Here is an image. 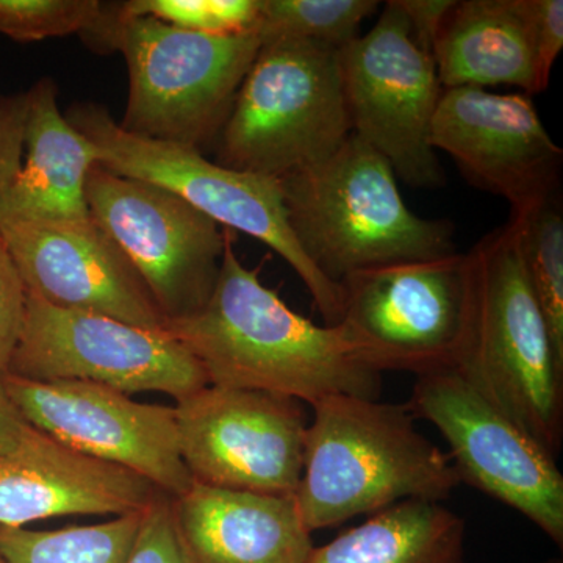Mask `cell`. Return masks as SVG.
<instances>
[{
	"instance_id": "cell-14",
	"label": "cell",
	"mask_w": 563,
	"mask_h": 563,
	"mask_svg": "<svg viewBox=\"0 0 563 563\" xmlns=\"http://www.w3.org/2000/svg\"><path fill=\"white\" fill-rule=\"evenodd\" d=\"M2 387L29 424L70 450L139 474L169 498L190 490L174 407L85 380L40 383L7 373Z\"/></svg>"
},
{
	"instance_id": "cell-16",
	"label": "cell",
	"mask_w": 563,
	"mask_h": 563,
	"mask_svg": "<svg viewBox=\"0 0 563 563\" xmlns=\"http://www.w3.org/2000/svg\"><path fill=\"white\" fill-rule=\"evenodd\" d=\"M27 295L58 309L106 314L166 332L150 288L109 233L92 217L0 222Z\"/></svg>"
},
{
	"instance_id": "cell-28",
	"label": "cell",
	"mask_w": 563,
	"mask_h": 563,
	"mask_svg": "<svg viewBox=\"0 0 563 563\" xmlns=\"http://www.w3.org/2000/svg\"><path fill=\"white\" fill-rule=\"evenodd\" d=\"M128 563H187L174 531L168 495H163L144 510Z\"/></svg>"
},
{
	"instance_id": "cell-26",
	"label": "cell",
	"mask_w": 563,
	"mask_h": 563,
	"mask_svg": "<svg viewBox=\"0 0 563 563\" xmlns=\"http://www.w3.org/2000/svg\"><path fill=\"white\" fill-rule=\"evenodd\" d=\"M101 9L99 0H0V33L18 43L84 35Z\"/></svg>"
},
{
	"instance_id": "cell-13",
	"label": "cell",
	"mask_w": 563,
	"mask_h": 563,
	"mask_svg": "<svg viewBox=\"0 0 563 563\" xmlns=\"http://www.w3.org/2000/svg\"><path fill=\"white\" fill-rule=\"evenodd\" d=\"M176 402L181 461L192 484L295 495L309 428L303 402L210 384Z\"/></svg>"
},
{
	"instance_id": "cell-15",
	"label": "cell",
	"mask_w": 563,
	"mask_h": 563,
	"mask_svg": "<svg viewBox=\"0 0 563 563\" xmlns=\"http://www.w3.org/2000/svg\"><path fill=\"white\" fill-rule=\"evenodd\" d=\"M431 144L473 185L506 199L510 213L555 201L563 152L529 96L448 88L433 113Z\"/></svg>"
},
{
	"instance_id": "cell-21",
	"label": "cell",
	"mask_w": 563,
	"mask_h": 563,
	"mask_svg": "<svg viewBox=\"0 0 563 563\" xmlns=\"http://www.w3.org/2000/svg\"><path fill=\"white\" fill-rule=\"evenodd\" d=\"M465 532L443 503L407 499L314 547L309 563H466Z\"/></svg>"
},
{
	"instance_id": "cell-9",
	"label": "cell",
	"mask_w": 563,
	"mask_h": 563,
	"mask_svg": "<svg viewBox=\"0 0 563 563\" xmlns=\"http://www.w3.org/2000/svg\"><path fill=\"white\" fill-rule=\"evenodd\" d=\"M406 407L442 433L461 484L525 515L563 547V476L554 455L461 369L417 377Z\"/></svg>"
},
{
	"instance_id": "cell-7",
	"label": "cell",
	"mask_w": 563,
	"mask_h": 563,
	"mask_svg": "<svg viewBox=\"0 0 563 563\" xmlns=\"http://www.w3.org/2000/svg\"><path fill=\"white\" fill-rule=\"evenodd\" d=\"M65 117L91 141L103 168L158 185L217 224L272 247L301 277L325 325L339 322L340 285L318 273L296 242L279 179L233 172L192 147L132 135L99 103H74Z\"/></svg>"
},
{
	"instance_id": "cell-22",
	"label": "cell",
	"mask_w": 563,
	"mask_h": 563,
	"mask_svg": "<svg viewBox=\"0 0 563 563\" xmlns=\"http://www.w3.org/2000/svg\"><path fill=\"white\" fill-rule=\"evenodd\" d=\"M143 514L54 531L0 526V555L7 563H128Z\"/></svg>"
},
{
	"instance_id": "cell-34",
	"label": "cell",
	"mask_w": 563,
	"mask_h": 563,
	"mask_svg": "<svg viewBox=\"0 0 563 563\" xmlns=\"http://www.w3.org/2000/svg\"><path fill=\"white\" fill-rule=\"evenodd\" d=\"M0 563H7L5 561H3L2 555H0Z\"/></svg>"
},
{
	"instance_id": "cell-19",
	"label": "cell",
	"mask_w": 563,
	"mask_h": 563,
	"mask_svg": "<svg viewBox=\"0 0 563 563\" xmlns=\"http://www.w3.org/2000/svg\"><path fill=\"white\" fill-rule=\"evenodd\" d=\"M24 158L0 196V222L81 220L90 217L87 180L98 151L62 113L57 84L40 79L27 91Z\"/></svg>"
},
{
	"instance_id": "cell-29",
	"label": "cell",
	"mask_w": 563,
	"mask_h": 563,
	"mask_svg": "<svg viewBox=\"0 0 563 563\" xmlns=\"http://www.w3.org/2000/svg\"><path fill=\"white\" fill-rule=\"evenodd\" d=\"M27 291L9 247L0 236V380L9 373L11 355L24 324Z\"/></svg>"
},
{
	"instance_id": "cell-31",
	"label": "cell",
	"mask_w": 563,
	"mask_h": 563,
	"mask_svg": "<svg viewBox=\"0 0 563 563\" xmlns=\"http://www.w3.org/2000/svg\"><path fill=\"white\" fill-rule=\"evenodd\" d=\"M406 14L415 38L432 54L433 41L442 29L444 18L453 9L455 0H395Z\"/></svg>"
},
{
	"instance_id": "cell-25",
	"label": "cell",
	"mask_w": 563,
	"mask_h": 563,
	"mask_svg": "<svg viewBox=\"0 0 563 563\" xmlns=\"http://www.w3.org/2000/svg\"><path fill=\"white\" fill-rule=\"evenodd\" d=\"M128 16L154 18L181 31L214 36L258 33L261 0H128Z\"/></svg>"
},
{
	"instance_id": "cell-20",
	"label": "cell",
	"mask_w": 563,
	"mask_h": 563,
	"mask_svg": "<svg viewBox=\"0 0 563 563\" xmlns=\"http://www.w3.org/2000/svg\"><path fill=\"white\" fill-rule=\"evenodd\" d=\"M432 57L443 90L509 85L526 95L542 92L523 0L454 2Z\"/></svg>"
},
{
	"instance_id": "cell-11",
	"label": "cell",
	"mask_w": 563,
	"mask_h": 563,
	"mask_svg": "<svg viewBox=\"0 0 563 563\" xmlns=\"http://www.w3.org/2000/svg\"><path fill=\"white\" fill-rule=\"evenodd\" d=\"M9 373L40 383L85 380L129 396L161 391L176 401L209 385L199 362L169 333L58 309L32 295Z\"/></svg>"
},
{
	"instance_id": "cell-30",
	"label": "cell",
	"mask_w": 563,
	"mask_h": 563,
	"mask_svg": "<svg viewBox=\"0 0 563 563\" xmlns=\"http://www.w3.org/2000/svg\"><path fill=\"white\" fill-rule=\"evenodd\" d=\"M27 111V92L0 95V196L21 172Z\"/></svg>"
},
{
	"instance_id": "cell-8",
	"label": "cell",
	"mask_w": 563,
	"mask_h": 563,
	"mask_svg": "<svg viewBox=\"0 0 563 563\" xmlns=\"http://www.w3.org/2000/svg\"><path fill=\"white\" fill-rule=\"evenodd\" d=\"M339 285L335 325L374 372L420 377L461 366L473 314L470 252L362 269Z\"/></svg>"
},
{
	"instance_id": "cell-1",
	"label": "cell",
	"mask_w": 563,
	"mask_h": 563,
	"mask_svg": "<svg viewBox=\"0 0 563 563\" xmlns=\"http://www.w3.org/2000/svg\"><path fill=\"white\" fill-rule=\"evenodd\" d=\"M166 333L199 365L210 385L288 396L303 404L332 395L377 399L380 373L358 358L339 325H318L263 285L261 269L240 261L228 232L220 277L198 312Z\"/></svg>"
},
{
	"instance_id": "cell-17",
	"label": "cell",
	"mask_w": 563,
	"mask_h": 563,
	"mask_svg": "<svg viewBox=\"0 0 563 563\" xmlns=\"http://www.w3.org/2000/svg\"><path fill=\"white\" fill-rule=\"evenodd\" d=\"M163 495L139 474L77 453L33 426L16 453L0 455V526L7 528L143 512Z\"/></svg>"
},
{
	"instance_id": "cell-33",
	"label": "cell",
	"mask_w": 563,
	"mask_h": 563,
	"mask_svg": "<svg viewBox=\"0 0 563 563\" xmlns=\"http://www.w3.org/2000/svg\"><path fill=\"white\" fill-rule=\"evenodd\" d=\"M543 563H562V561H558V559H553V561H548V562H543Z\"/></svg>"
},
{
	"instance_id": "cell-24",
	"label": "cell",
	"mask_w": 563,
	"mask_h": 563,
	"mask_svg": "<svg viewBox=\"0 0 563 563\" xmlns=\"http://www.w3.org/2000/svg\"><path fill=\"white\" fill-rule=\"evenodd\" d=\"M379 5L377 0H261L258 35L290 36L340 51L357 38L362 22Z\"/></svg>"
},
{
	"instance_id": "cell-12",
	"label": "cell",
	"mask_w": 563,
	"mask_h": 563,
	"mask_svg": "<svg viewBox=\"0 0 563 563\" xmlns=\"http://www.w3.org/2000/svg\"><path fill=\"white\" fill-rule=\"evenodd\" d=\"M92 220L140 274L166 321L201 310L220 277L228 232L174 192L96 165L87 180Z\"/></svg>"
},
{
	"instance_id": "cell-23",
	"label": "cell",
	"mask_w": 563,
	"mask_h": 563,
	"mask_svg": "<svg viewBox=\"0 0 563 563\" xmlns=\"http://www.w3.org/2000/svg\"><path fill=\"white\" fill-rule=\"evenodd\" d=\"M520 231L526 276L563 365V218L551 201L526 213H510Z\"/></svg>"
},
{
	"instance_id": "cell-4",
	"label": "cell",
	"mask_w": 563,
	"mask_h": 563,
	"mask_svg": "<svg viewBox=\"0 0 563 563\" xmlns=\"http://www.w3.org/2000/svg\"><path fill=\"white\" fill-rule=\"evenodd\" d=\"M81 38L99 54L120 52L124 58L129 96L121 129L201 152L217 143L262 46L258 33L181 31L154 18L128 16L118 2H102Z\"/></svg>"
},
{
	"instance_id": "cell-18",
	"label": "cell",
	"mask_w": 563,
	"mask_h": 563,
	"mask_svg": "<svg viewBox=\"0 0 563 563\" xmlns=\"http://www.w3.org/2000/svg\"><path fill=\"white\" fill-rule=\"evenodd\" d=\"M172 515L187 563H309L313 553L292 496L192 484Z\"/></svg>"
},
{
	"instance_id": "cell-2",
	"label": "cell",
	"mask_w": 563,
	"mask_h": 563,
	"mask_svg": "<svg viewBox=\"0 0 563 563\" xmlns=\"http://www.w3.org/2000/svg\"><path fill=\"white\" fill-rule=\"evenodd\" d=\"M312 409L292 495L310 532L407 499L443 503L461 485L450 455L415 428L406 404L332 395Z\"/></svg>"
},
{
	"instance_id": "cell-3",
	"label": "cell",
	"mask_w": 563,
	"mask_h": 563,
	"mask_svg": "<svg viewBox=\"0 0 563 563\" xmlns=\"http://www.w3.org/2000/svg\"><path fill=\"white\" fill-rule=\"evenodd\" d=\"M296 242L339 285L362 269L454 254V225L402 201L390 163L351 133L331 157L279 179Z\"/></svg>"
},
{
	"instance_id": "cell-6",
	"label": "cell",
	"mask_w": 563,
	"mask_h": 563,
	"mask_svg": "<svg viewBox=\"0 0 563 563\" xmlns=\"http://www.w3.org/2000/svg\"><path fill=\"white\" fill-rule=\"evenodd\" d=\"M339 51L313 41L262 40L217 140V163L282 179L325 161L350 139Z\"/></svg>"
},
{
	"instance_id": "cell-5",
	"label": "cell",
	"mask_w": 563,
	"mask_h": 563,
	"mask_svg": "<svg viewBox=\"0 0 563 563\" xmlns=\"http://www.w3.org/2000/svg\"><path fill=\"white\" fill-rule=\"evenodd\" d=\"M473 314L459 369L555 459L563 442V365L526 276L510 218L470 251Z\"/></svg>"
},
{
	"instance_id": "cell-10",
	"label": "cell",
	"mask_w": 563,
	"mask_h": 563,
	"mask_svg": "<svg viewBox=\"0 0 563 563\" xmlns=\"http://www.w3.org/2000/svg\"><path fill=\"white\" fill-rule=\"evenodd\" d=\"M351 131L415 188H435L444 174L431 144L443 88L432 54L415 38L395 0L365 35L339 51Z\"/></svg>"
},
{
	"instance_id": "cell-27",
	"label": "cell",
	"mask_w": 563,
	"mask_h": 563,
	"mask_svg": "<svg viewBox=\"0 0 563 563\" xmlns=\"http://www.w3.org/2000/svg\"><path fill=\"white\" fill-rule=\"evenodd\" d=\"M523 10L536 54L540 91L543 92L563 49V2L523 0Z\"/></svg>"
},
{
	"instance_id": "cell-32",
	"label": "cell",
	"mask_w": 563,
	"mask_h": 563,
	"mask_svg": "<svg viewBox=\"0 0 563 563\" xmlns=\"http://www.w3.org/2000/svg\"><path fill=\"white\" fill-rule=\"evenodd\" d=\"M29 429L31 424L18 412L0 380V455L16 453Z\"/></svg>"
}]
</instances>
